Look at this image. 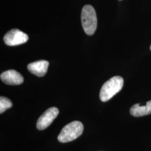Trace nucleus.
I'll list each match as a JSON object with an SVG mask.
<instances>
[{
    "mask_svg": "<svg viewBox=\"0 0 151 151\" xmlns=\"http://www.w3.org/2000/svg\"><path fill=\"white\" fill-rule=\"evenodd\" d=\"M12 106V103L11 100L7 97L1 96L0 97V113L2 114L7 109Z\"/></svg>",
    "mask_w": 151,
    "mask_h": 151,
    "instance_id": "nucleus-9",
    "label": "nucleus"
},
{
    "mask_svg": "<svg viewBox=\"0 0 151 151\" xmlns=\"http://www.w3.org/2000/svg\"><path fill=\"white\" fill-rule=\"evenodd\" d=\"M81 22L87 35H93L97 28V16L94 8L90 5H85L81 12Z\"/></svg>",
    "mask_w": 151,
    "mask_h": 151,
    "instance_id": "nucleus-2",
    "label": "nucleus"
},
{
    "mask_svg": "<svg viewBox=\"0 0 151 151\" xmlns=\"http://www.w3.org/2000/svg\"><path fill=\"white\" fill-rule=\"evenodd\" d=\"M49 62L45 60H38L27 65L29 71L38 77H43L48 70Z\"/></svg>",
    "mask_w": 151,
    "mask_h": 151,
    "instance_id": "nucleus-7",
    "label": "nucleus"
},
{
    "mask_svg": "<svg viewBox=\"0 0 151 151\" xmlns=\"http://www.w3.org/2000/svg\"><path fill=\"white\" fill-rule=\"evenodd\" d=\"M124 85L123 78L119 76H114L106 81L101 88L100 99L101 101L106 102L118 93Z\"/></svg>",
    "mask_w": 151,
    "mask_h": 151,
    "instance_id": "nucleus-1",
    "label": "nucleus"
},
{
    "mask_svg": "<svg viewBox=\"0 0 151 151\" xmlns=\"http://www.w3.org/2000/svg\"><path fill=\"white\" fill-rule=\"evenodd\" d=\"M130 113L135 117H140L151 114V100L143 105L137 104L133 105L130 109Z\"/></svg>",
    "mask_w": 151,
    "mask_h": 151,
    "instance_id": "nucleus-8",
    "label": "nucleus"
},
{
    "mask_svg": "<svg viewBox=\"0 0 151 151\" xmlns=\"http://www.w3.org/2000/svg\"><path fill=\"white\" fill-rule=\"evenodd\" d=\"M1 80L9 85H19L24 82L23 76L14 70H6L1 75Z\"/></svg>",
    "mask_w": 151,
    "mask_h": 151,
    "instance_id": "nucleus-6",
    "label": "nucleus"
},
{
    "mask_svg": "<svg viewBox=\"0 0 151 151\" xmlns=\"http://www.w3.org/2000/svg\"><path fill=\"white\" fill-rule=\"evenodd\" d=\"M59 114V110L55 107L49 108L38 119L37 128L38 130L45 129L52 124Z\"/></svg>",
    "mask_w": 151,
    "mask_h": 151,
    "instance_id": "nucleus-5",
    "label": "nucleus"
},
{
    "mask_svg": "<svg viewBox=\"0 0 151 151\" xmlns=\"http://www.w3.org/2000/svg\"><path fill=\"white\" fill-rule=\"evenodd\" d=\"M29 39L27 34L17 29H14L7 32L4 37L5 43L9 46H15L25 43Z\"/></svg>",
    "mask_w": 151,
    "mask_h": 151,
    "instance_id": "nucleus-4",
    "label": "nucleus"
},
{
    "mask_svg": "<svg viewBox=\"0 0 151 151\" xmlns=\"http://www.w3.org/2000/svg\"><path fill=\"white\" fill-rule=\"evenodd\" d=\"M150 49H151V47H150Z\"/></svg>",
    "mask_w": 151,
    "mask_h": 151,
    "instance_id": "nucleus-10",
    "label": "nucleus"
},
{
    "mask_svg": "<svg viewBox=\"0 0 151 151\" xmlns=\"http://www.w3.org/2000/svg\"><path fill=\"white\" fill-rule=\"evenodd\" d=\"M83 125L78 121H74L66 125L61 130L58 140L61 143H67L75 140L82 134Z\"/></svg>",
    "mask_w": 151,
    "mask_h": 151,
    "instance_id": "nucleus-3",
    "label": "nucleus"
}]
</instances>
